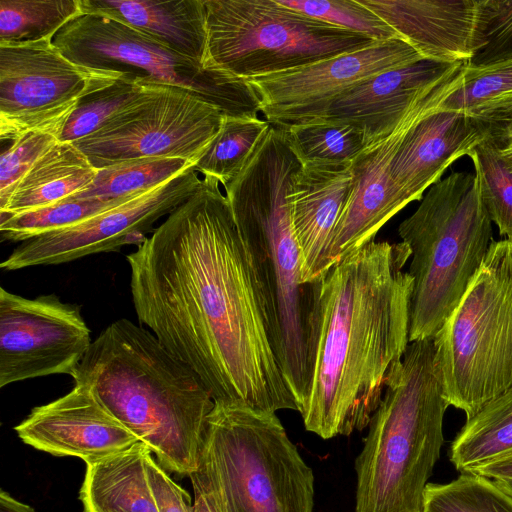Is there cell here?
<instances>
[{"label": "cell", "instance_id": "22", "mask_svg": "<svg viewBox=\"0 0 512 512\" xmlns=\"http://www.w3.org/2000/svg\"><path fill=\"white\" fill-rule=\"evenodd\" d=\"M82 14L121 22L205 66L204 0H80Z\"/></svg>", "mask_w": 512, "mask_h": 512}, {"label": "cell", "instance_id": "31", "mask_svg": "<svg viewBox=\"0 0 512 512\" xmlns=\"http://www.w3.org/2000/svg\"><path fill=\"white\" fill-rule=\"evenodd\" d=\"M158 85L126 74L108 88L85 98L69 118L59 141L74 143L94 134L153 94Z\"/></svg>", "mask_w": 512, "mask_h": 512}, {"label": "cell", "instance_id": "17", "mask_svg": "<svg viewBox=\"0 0 512 512\" xmlns=\"http://www.w3.org/2000/svg\"><path fill=\"white\" fill-rule=\"evenodd\" d=\"M18 437L54 456L82 459L86 464L125 451L140 442L117 421L84 385L37 406L17 426Z\"/></svg>", "mask_w": 512, "mask_h": 512}, {"label": "cell", "instance_id": "19", "mask_svg": "<svg viewBox=\"0 0 512 512\" xmlns=\"http://www.w3.org/2000/svg\"><path fill=\"white\" fill-rule=\"evenodd\" d=\"M487 137V125L463 113L438 107L422 117L391 162L392 180L405 203L421 200L451 163L469 156Z\"/></svg>", "mask_w": 512, "mask_h": 512}, {"label": "cell", "instance_id": "11", "mask_svg": "<svg viewBox=\"0 0 512 512\" xmlns=\"http://www.w3.org/2000/svg\"><path fill=\"white\" fill-rule=\"evenodd\" d=\"M126 74L78 65L53 40L0 44V138L28 132L60 139L69 118L88 96Z\"/></svg>", "mask_w": 512, "mask_h": 512}, {"label": "cell", "instance_id": "10", "mask_svg": "<svg viewBox=\"0 0 512 512\" xmlns=\"http://www.w3.org/2000/svg\"><path fill=\"white\" fill-rule=\"evenodd\" d=\"M53 43L78 65L183 88L226 116L258 117L260 112V98L247 80L204 67L108 17L80 14L57 33Z\"/></svg>", "mask_w": 512, "mask_h": 512}, {"label": "cell", "instance_id": "16", "mask_svg": "<svg viewBox=\"0 0 512 512\" xmlns=\"http://www.w3.org/2000/svg\"><path fill=\"white\" fill-rule=\"evenodd\" d=\"M422 60L405 41L392 39L247 81L260 98L265 120L284 126L316 118L338 95L363 80Z\"/></svg>", "mask_w": 512, "mask_h": 512}, {"label": "cell", "instance_id": "2", "mask_svg": "<svg viewBox=\"0 0 512 512\" xmlns=\"http://www.w3.org/2000/svg\"><path fill=\"white\" fill-rule=\"evenodd\" d=\"M404 242L371 241L311 283L308 378L300 410L322 439L368 427L409 342L413 278Z\"/></svg>", "mask_w": 512, "mask_h": 512}, {"label": "cell", "instance_id": "30", "mask_svg": "<svg viewBox=\"0 0 512 512\" xmlns=\"http://www.w3.org/2000/svg\"><path fill=\"white\" fill-rule=\"evenodd\" d=\"M80 14V0H0V44L53 40Z\"/></svg>", "mask_w": 512, "mask_h": 512}, {"label": "cell", "instance_id": "32", "mask_svg": "<svg viewBox=\"0 0 512 512\" xmlns=\"http://www.w3.org/2000/svg\"><path fill=\"white\" fill-rule=\"evenodd\" d=\"M423 512H512V496L496 481L464 472L445 484L428 483Z\"/></svg>", "mask_w": 512, "mask_h": 512}, {"label": "cell", "instance_id": "15", "mask_svg": "<svg viewBox=\"0 0 512 512\" xmlns=\"http://www.w3.org/2000/svg\"><path fill=\"white\" fill-rule=\"evenodd\" d=\"M466 63L422 92L388 134L370 142L352 164L350 194L334 229L331 265L374 241L378 231L407 204L391 177V162L408 131L441 106L463 83Z\"/></svg>", "mask_w": 512, "mask_h": 512}, {"label": "cell", "instance_id": "1", "mask_svg": "<svg viewBox=\"0 0 512 512\" xmlns=\"http://www.w3.org/2000/svg\"><path fill=\"white\" fill-rule=\"evenodd\" d=\"M220 185L203 176L127 256L135 312L214 402L298 411L279 326Z\"/></svg>", "mask_w": 512, "mask_h": 512}, {"label": "cell", "instance_id": "13", "mask_svg": "<svg viewBox=\"0 0 512 512\" xmlns=\"http://www.w3.org/2000/svg\"><path fill=\"white\" fill-rule=\"evenodd\" d=\"M92 344L77 305L55 294L25 298L0 288V387L72 376Z\"/></svg>", "mask_w": 512, "mask_h": 512}, {"label": "cell", "instance_id": "41", "mask_svg": "<svg viewBox=\"0 0 512 512\" xmlns=\"http://www.w3.org/2000/svg\"><path fill=\"white\" fill-rule=\"evenodd\" d=\"M488 128V139L494 144L512 142V114L498 122L486 124Z\"/></svg>", "mask_w": 512, "mask_h": 512}, {"label": "cell", "instance_id": "14", "mask_svg": "<svg viewBox=\"0 0 512 512\" xmlns=\"http://www.w3.org/2000/svg\"><path fill=\"white\" fill-rule=\"evenodd\" d=\"M194 166V165H193ZM191 166L174 178L75 226L21 242L1 268L18 270L70 262L88 255L138 246L153 225L198 188L202 177Z\"/></svg>", "mask_w": 512, "mask_h": 512}, {"label": "cell", "instance_id": "26", "mask_svg": "<svg viewBox=\"0 0 512 512\" xmlns=\"http://www.w3.org/2000/svg\"><path fill=\"white\" fill-rule=\"evenodd\" d=\"M463 113L485 124L512 114V58L471 67L466 63L462 85L440 106Z\"/></svg>", "mask_w": 512, "mask_h": 512}, {"label": "cell", "instance_id": "3", "mask_svg": "<svg viewBox=\"0 0 512 512\" xmlns=\"http://www.w3.org/2000/svg\"><path fill=\"white\" fill-rule=\"evenodd\" d=\"M153 453L167 472L198 468L214 400L152 332L122 318L94 340L71 376Z\"/></svg>", "mask_w": 512, "mask_h": 512}, {"label": "cell", "instance_id": "20", "mask_svg": "<svg viewBox=\"0 0 512 512\" xmlns=\"http://www.w3.org/2000/svg\"><path fill=\"white\" fill-rule=\"evenodd\" d=\"M463 62L447 64L422 60L384 71L343 91L311 120L353 124L364 132L369 144L391 132L422 92L439 83Z\"/></svg>", "mask_w": 512, "mask_h": 512}, {"label": "cell", "instance_id": "29", "mask_svg": "<svg viewBox=\"0 0 512 512\" xmlns=\"http://www.w3.org/2000/svg\"><path fill=\"white\" fill-rule=\"evenodd\" d=\"M270 127L259 117L225 116L218 134L194 164L195 171L226 186L245 167Z\"/></svg>", "mask_w": 512, "mask_h": 512}, {"label": "cell", "instance_id": "40", "mask_svg": "<svg viewBox=\"0 0 512 512\" xmlns=\"http://www.w3.org/2000/svg\"><path fill=\"white\" fill-rule=\"evenodd\" d=\"M471 473L484 476L494 481L512 480V450L472 470Z\"/></svg>", "mask_w": 512, "mask_h": 512}, {"label": "cell", "instance_id": "43", "mask_svg": "<svg viewBox=\"0 0 512 512\" xmlns=\"http://www.w3.org/2000/svg\"><path fill=\"white\" fill-rule=\"evenodd\" d=\"M488 139V138H487ZM489 140V139H488ZM490 141V140H489ZM491 142V141H490ZM492 143V142H491ZM498 158L503 165L512 172V142L494 145L492 143Z\"/></svg>", "mask_w": 512, "mask_h": 512}, {"label": "cell", "instance_id": "7", "mask_svg": "<svg viewBox=\"0 0 512 512\" xmlns=\"http://www.w3.org/2000/svg\"><path fill=\"white\" fill-rule=\"evenodd\" d=\"M198 464L219 512H313V471L274 412L215 402Z\"/></svg>", "mask_w": 512, "mask_h": 512}, {"label": "cell", "instance_id": "35", "mask_svg": "<svg viewBox=\"0 0 512 512\" xmlns=\"http://www.w3.org/2000/svg\"><path fill=\"white\" fill-rule=\"evenodd\" d=\"M512 58V0H478L471 67Z\"/></svg>", "mask_w": 512, "mask_h": 512}, {"label": "cell", "instance_id": "44", "mask_svg": "<svg viewBox=\"0 0 512 512\" xmlns=\"http://www.w3.org/2000/svg\"><path fill=\"white\" fill-rule=\"evenodd\" d=\"M507 493L512 496V480L496 481Z\"/></svg>", "mask_w": 512, "mask_h": 512}, {"label": "cell", "instance_id": "42", "mask_svg": "<svg viewBox=\"0 0 512 512\" xmlns=\"http://www.w3.org/2000/svg\"><path fill=\"white\" fill-rule=\"evenodd\" d=\"M0 512H36L33 508L14 499L9 493L0 491Z\"/></svg>", "mask_w": 512, "mask_h": 512}, {"label": "cell", "instance_id": "37", "mask_svg": "<svg viewBox=\"0 0 512 512\" xmlns=\"http://www.w3.org/2000/svg\"><path fill=\"white\" fill-rule=\"evenodd\" d=\"M59 139L42 132H28L12 141L0 158V207L22 177Z\"/></svg>", "mask_w": 512, "mask_h": 512}, {"label": "cell", "instance_id": "21", "mask_svg": "<svg viewBox=\"0 0 512 512\" xmlns=\"http://www.w3.org/2000/svg\"><path fill=\"white\" fill-rule=\"evenodd\" d=\"M424 60L468 61L478 0H358Z\"/></svg>", "mask_w": 512, "mask_h": 512}, {"label": "cell", "instance_id": "28", "mask_svg": "<svg viewBox=\"0 0 512 512\" xmlns=\"http://www.w3.org/2000/svg\"><path fill=\"white\" fill-rule=\"evenodd\" d=\"M280 128L302 164L353 163L368 145L364 132L353 124L315 119Z\"/></svg>", "mask_w": 512, "mask_h": 512}, {"label": "cell", "instance_id": "24", "mask_svg": "<svg viewBox=\"0 0 512 512\" xmlns=\"http://www.w3.org/2000/svg\"><path fill=\"white\" fill-rule=\"evenodd\" d=\"M97 169L73 143L58 141L14 188L0 215H16L68 199L87 188Z\"/></svg>", "mask_w": 512, "mask_h": 512}, {"label": "cell", "instance_id": "9", "mask_svg": "<svg viewBox=\"0 0 512 512\" xmlns=\"http://www.w3.org/2000/svg\"><path fill=\"white\" fill-rule=\"evenodd\" d=\"M205 66L240 79L280 73L377 42L277 0H204Z\"/></svg>", "mask_w": 512, "mask_h": 512}, {"label": "cell", "instance_id": "27", "mask_svg": "<svg viewBox=\"0 0 512 512\" xmlns=\"http://www.w3.org/2000/svg\"><path fill=\"white\" fill-rule=\"evenodd\" d=\"M194 164L181 158L152 157L122 161L97 169L93 182L68 199H128L165 183Z\"/></svg>", "mask_w": 512, "mask_h": 512}, {"label": "cell", "instance_id": "12", "mask_svg": "<svg viewBox=\"0 0 512 512\" xmlns=\"http://www.w3.org/2000/svg\"><path fill=\"white\" fill-rule=\"evenodd\" d=\"M225 116L188 90L159 84L149 97L73 144L96 169L152 157L196 163Z\"/></svg>", "mask_w": 512, "mask_h": 512}, {"label": "cell", "instance_id": "23", "mask_svg": "<svg viewBox=\"0 0 512 512\" xmlns=\"http://www.w3.org/2000/svg\"><path fill=\"white\" fill-rule=\"evenodd\" d=\"M149 451L138 442L118 454L86 464L80 489L83 512H158L146 472Z\"/></svg>", "mask_w": 512, "mask_h": 512}, {"label": "cell", "instance_id": "25", "mask_svg": "<svg viewBox=\"0 0 512 512\" xmlns=\"http://www.w3.org/2000/svg\"><path fill=\"white\" fill-rule=\"evenodd\" d=\"M512 450V388L483 406L450 446L449 458L461 473L485 465Z\"/></svg>", "mask_w": 512, "mask_h": 512}, {"label": "cell", "instance_id": "5", "mask_svg": "<svg viewBox=\"0 0 512 512\" xmlns=\"http://www.w3.org/2000/svg\"><path fill=\"white\" fill-rule=\"evenodd\" d=\"M448 406L433 337L410 342L388 373L355 460V512H423Z\"/></svg>", "mask_w": 512, "mask_h": 512}, {"label": "cell", "instance_id": "6", "mask_svg": "<svg viewBox=\"0 0 512 512\" xmlns=\"http://www.w3.org/2000/svg\"><path fill=\"white\" fill-rule=\"evenodd\" d=\"M492 223L470 172L434 183L400 223L411 251L409 342L432 338L455 309L493 241Z\"/></svg>", "mask_w": 512, "mask_h": 512}, {"label": "cell", "instance_id": "33", "mask_svg": "<svg viewBox=\"0 0 512 512\" xmlns=\"http://www.w3.org/2000/svg\"><path fill=\"white\" fill-rule=\"evenodd\" d=\"M131 198L111 201L65 199L56 204L25 213L0 215L1 238L3 241L23 242L37 236L69 228Z\"/></svg>", "mask_w": 512, "mask_h": 512}, {"label": "cell", "instance_id": "38", "mask_svg": "<svg viewBox=\"0 0 512 512\" xmlns=\"http://www.w3.org/2000/svg\"><path fill=\"white\" fill-rule=\"evenodd\" d=\"M145 465L158 512H194L189 493L170 478L151 451L146 455Z\"/></svg>", "mask_w": 512, "mask_h": 512}, {"label": "cell", "instance_id": "8", "mask_svg": "<svg viewBox=\"0 0 512 512\" xmlns=\"http://www.w3.org/2000/svg\"><path fill=\"white\" fill-rule=\"evenodd\" d=\"M433 342L444 396L466 420L512 388L511 239L492 241Z\"/></svg>", "mask_w": 512, "mask_h": 512}, {"label": "cell", "instance_id": "18", "mask_svg": "<svg viewBox=\"0 0 512 512\" xmlns=\"http://www.w3.org/2000/svg\"><path fill=\"white\" fill-rule=\"evenodd\" d=\"M352 164H302L291 180L287 199L305 284L317 281L331 267L332 237L351 191Z\"/></svg>", "mask_w": 512, "mask_h": 512}, {"label": "cell", "instance_id": "4", "mask_svg": "<svg viewBox=\"0 0 512 512\" xmlns=\"http://www.w3.org/2000/svg\"><path fill=\"white\" fill-rule=\"evenodd\" d=\"M301 167L283 131L271 125L242 171L224 186L236 226L280 329L281 369L298 412L307 387L312 288L302 282L301 255L287 193Z\"/></svg>", "mask_w": 512, "mask_h": 512}, {"label": "cell", "instance_id": "36", "mask_svg": "<svg viewBox=\"0 0 512 512\" xmlns=\"http://www.w3.org/2000/svg\"><path fill=\"white\" fill-rule=\"evenodd\" d=\"M277 1L312 18L365 35L375 41L400 39L386 22L358 0Z\"/></svg>", "mask_w": 512, "mask_h": 512}, {"label": "cell", "instance_id": "39", "mask_svg": "<svg viewBox=\"0 0 512 512\" xmlns=\"http://www.w3.org/2000/svg\"><path fill=\"white\" fill-rule=\"evenodd\" d=\"M189 478L194 490V512H219L208 478L199 464Z\"/></svg>", "mask_w": 512, "mask_h": 512}, {"label": "cell", "instance_id": "34", "mask_svg": "<svg viewBox=\"0 0 512 512\" xmlns=\"http://www.w3.org/2000/svg\"><path fill=\"white\" fill-rule=\"evenodd\" d=\"M486 210L499 234L512 240V172L498 158L486 139L469 155Z\"/></svg>", "mask_w": 512, "mask_h": 512}]
</instances>
